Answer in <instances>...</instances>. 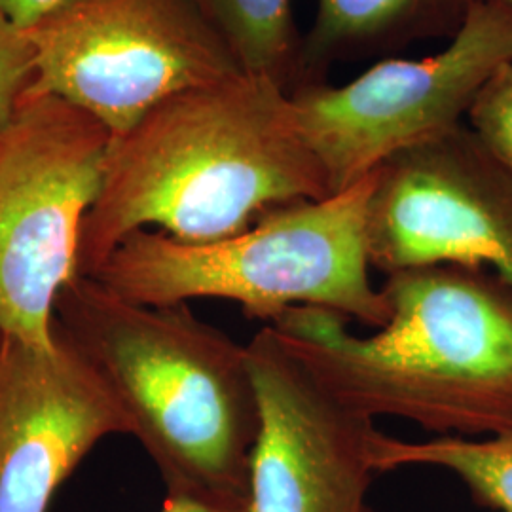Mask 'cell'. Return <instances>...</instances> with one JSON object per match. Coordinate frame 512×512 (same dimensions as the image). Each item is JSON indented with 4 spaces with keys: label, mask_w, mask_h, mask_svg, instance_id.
Segmentation results:
<instances>
[{
    "label": "cell",
    "mask_w": 512,
    "mask_h": 512,
    "mask_svg": "<svg viewBox=\"0 0 512 512\" xmlns=\"http://www.w3.org/2000/svg\"><path fill=\"white\" fill-rule=\"evenodd\" d=\"M329 196L294 126L291 97L275 76L239 71L165 101L110 141L78 275L93 274L139 230L211 243L281 205Z\"/></svg>",
    "instance_id": "1"
},
{
    "label": "cell",
    "mask_w": 512,
    "mask_h": 512,
    "mask_svg": "<svg viewBox=\"0 0 512 512\" xmlns=\"http://www.w3.org/2000/svg\"><path fill=\"white\" fill-rule=\"evenodd\" d=\"M391 319L357 336L348 317L293 306L272 325L340 401L370 418L495 435L512 425V285L456 264L387 275Z\"/></svg>",
    "instance_id": "2"
},
{
    "label": "cell",
    "mask_w": 512,
    "mask_h": 512,
    "mask_svg": "<svg viewBox=\"0 0 512 512\" xmlns=\"http://www.w3.org/2000/svg\"><path fill=\"white\" fill-rule=\"evenodd\" d=\"M54 334L95 370L169 492L249 505L260 416L245 346L188 304H137L88 275L61 289Z\"/></svg>",
    "instance_id": "3"
},
{
    "label": "cell",
    "mask_w": 512,
    "mask_h": 512,
    "mask_svg": "<svg viewBox=\"0 0 512 512\" xmlns=\"http://www.w3.org/2000/svg\"><path fill=\"white\" fill-rule=\"evenodd\" d=\"M372 183L374 171L344 192L281 205L245 232L211 243L139 230L88 277L147 306L222 298L266 325L293 306H317L384 327L391 306L370 281L366 253Z\"/></svg>",
    "instance_id": "4"
},
{
    "label": "cell",
    "mask_w": 512,
    "mask_h": 512,
    "mask_svg": "<svg viewBox=\"0 0 512 512\" xmlns=\"http://www.w3.org/2000/svg\"><path fill=\"white\" fill-rule=\"evenodd\" d=\"M109 131L55 97H23L0 135V334L54 346V306L78 275Z\"/></svg>",
    "instance_id": "5"
},
{
    "label": "cell",
    "mask_w": 512,
    "mask_h": 512,
    "mask_svg": "<svg viewBox=\"0 0 512 512\" xmlns=\"http://www.w3.org/2000/svg\"><path fill=\"white\" fill-rule=\"evenodd\" d=\"M27 97H55L122 137L165 101L243 71L179 0H74L29 29Z\"/></svg>",
    "instance_id": "6"
},
{
    "label": "cell",
    "mask_w": 512,
    "mask_h": 512,
    "mask_svg": "<svg viewBox=\"0 0 512 512\" xmlns=\"http://www.w3.org/2000/svg\"><path fill=\"white\" fill-rule=\"evenodd\" d=\"M507 63L511 12L473 0L439 54L384 61L344 86L291 97L294 126L334 196L404 148L459 128L482 86Z\"/></svg>",
    "instance_id": "7"
},
{
    "label": "cell",
    "mask_w": 512,
    "mask_h": 512,
    "mask_svg": "<svg viewBox=\"0 0 512 512\" xmlns=\"http://www.w3.org/2000/svg\"><path fill=\"white\" fill-rule=\"evenodd\" d=\"M365 234L385 275L494 266L512 285V175L463 126L404 148L374 171Z\"/></svg>",
    "instance_id": "8"
},
{
    "label": "cell",
    "mask_w": 512,
    "mask_h": 512,
    "mask_svg": "<svg viewBox=\"0 0 512 512\" xmlns=\"http://www.w3.org/2000/svg\"><path fill=\"white\" fill-rule=\"evenodd\" d=\"M258 399L251 512H368L374 418L340 401L262 327L245 346Z\"/></svg>",
    "instance_id": "9"
},
{
    "label": "cell",
    "mask_w": 512,
    "mask_h": 512,
    "mask_svg": "<svg viewBox=\"0 0 512 512\" xmlns=\"http://www.w3.org/2000/svg\"><path fill=\"white\" fill-rule=\"evenodd\" d=\"M126 433L107 387L69 344L0 334V512H48L93 446Z\"/></svg>",
    "instance_id": "10"
},
{
    "label": "cell",
    "mask_w": 512,
    "mask_h": 512,
    "mask_svg": "<svg viewBox=\"0 0 512 512\" xmlns=\"http://www.w3.org/2000/svg\"><path fill=\"white\" fill-rule=\"evenodd\" d=\"M376 473L403 467H437L458 476L476 503L512 512V425L486 440L442 437L404 442L384 433L372 446Z\"/></svg>",
    "instance_id": "11"
},
{
    "label": "cell",
    "mask_w": 512,
    "mask_h": 512,
    "mask_svg": "<svg viewBox=\"0 0 512 512\" xmlns=\"http://www.w3.org/2000/svg\"><path fill=\"white\" fill-rule=\"evenodd\" d=\"M230 50L247 73L270 74L291 50V0H213Z\"/></svg>",
    "instance_id": "12"
},
{
    "label": "cell",
    "mask_w": 512,
    "mask_h": 512,
    "mask_svg": "<svg viewBox=\"0 0 512 512\" xmlns=\"http://www.w3.org/2000/svg\"><path fill=\"white\" fill-rule=\"evenodd\" d=\"M473 0H319L315 38L321 46L380 37L420 14L423 6L442 4L463 21Z\"/></svg>",
    "instance_id": "13"
},
{
    "label": "cell",
    "mask_w": 512,
    "mask_h": 512,
    "mask_svg": "<svg viewBox=\"0 0 512 512\" xmlns=\"http://www.w3.org/2000/svg\"><path fill=\"white\" fill-rule=\"evenodd\" d=\"M467 116L480 145L512 175V63L492 74Z\"/></svg>",
    "instance_id": "14"
},
{
    "label": "cell",
    "mask_w": 512,
    "mask_h": 512,
    "mask_svg": "<svg viewBox=\"0 0 512 512\" xmlns=\"http://www.w3.org/2000/svg\"><path fill=\"white\" fill-rule=\"evenodd\" d=\"M35 57L29 31L0 14V135L18 118L21 101L35 76Z\"/></svg>",
    "instance_id": "15"
},
{
    "label": "cell",
    "mask_w": 512,
    "mask_h": 512,
    "mask_svg": "<svg viewBox=\"0 0 512 512\" xmlns=\"http://www.w3.org/2000/svg\"><path fill=\"white\" fill-rule=\"evenodd\" d=\"M74 0H0V14L12 19L21 29H33Z\"/></svg>",
    "instance_id": "16"
},
{
    "label": "cell",
    "mask_w": 512,
    "mask_h": 512,
    "mask_svg": "<svg viewBox=\"0 0 512 512\" xmlns=\"http://www.w3.org/2000/svg\"><path fill=\"white\" fill-rule=\"evenodd\" d=\"M160 512H251L249 505L226 503L188 492H169Z\"/></svg>",
    "instance_id": "17"
},
{
    "label": "cell",
    "mask_w": 512,
    "mask_h": 512,
    "mask_svg": "<svg viewBox=\"0 0 512 512\" xmlns=\"http://www.w3.org/2000/svg\"><path fill=\"white\" fill-rule=\"evenodd\" d=\"M488 2H492L495 6H499V8H503V10L512 14V0H488Z\"/></svg>",
    "instance_id": "18"
},
{
    "label": "cell",
    "mask_w": 512,
    "mask_h": 512,
    "mask_svg": "<svg viewBox=\"0 0 512 512\" xmlns=\"http://www.w3.org/2000/svg\"><path fill=\"white\" fill-rule=\"evenodd\" d=\"M368 512H380V511H372V509H368Z\"/></svg>",
    "instance_id": "19"
}]
</instances>
